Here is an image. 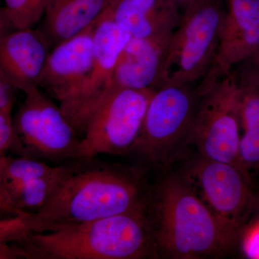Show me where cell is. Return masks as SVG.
Returning <instances> with one entry per match:
<instances>
[{
    "label": "cell",
    "mask_w": 259,
    "mask_h": 259,
    "mask_svg": "<svg viewBox=\"0 0 259 259\" xmlns=\"http://www.w3.org/2000/svg\"><path fill=\"white\" fill-rule=\"evenodd\" d=\"M94 159L79 160V165L71 166L41 210L2 220L0 243L18 241L29 233L56 231L111 217L146 202L149 190L137 171Z\"/></svg>",
    "instance_id": "6da1fadb"
},
{
    "label": "cell",
    "mask_w": 259,
    "mask_h": 259,
    "mask_svg": "<svg viewBox=\"0 0 259 259\" xmlns=\"http://www.w3.org/2000/svg\"><path fill=\"white\" fill-rule=\"evenodd\" d=\"M148 199V198H147ZM157 258L146 202L132 210L0 243L1 259Z\"/></svg>",
    "instance_id": "7a4b0ae2"
},
{
    "label": "cell",
    "mask_w": 259,
    "mask_h": 259,
    "mask_svg": "<svg viewBox=\"0 0 259 259\" xmlns=\"http://www.w3.org/2000/svg\"><path fill=\"white\" fill-rule=\"evenodd\" d=\"M147 212L157 258L223 256L239 236L216 218L180 175H168L149 190Z\"/></svg>",
    "instance_id": "3957f363"
},
{
    "label": "cell",
    "mask_w": 259,
    "mask_h": 259,
    "mask_svg": "<svg viewBox=\"0 0 259 259\" xmlns=\"http://www.w3.org/2000/svg\"><path fill=\"white\" fill-rule=\"evenodd\" d=\"M226 13L222 0H193L186 8L168 44L159 88L203 79L215 56Z\"/></svg>",
    "instance_id": "277c9868"
},
{
    "label": "cell",
    "mask_w": 259,
    "mask_h": 259,
    "mask_svg": "<svg viewBox=\"0 0 259 259\" xmlns=\"http://www.w3.org/2000/svg\"><path fill=\"white\" fill-rule=\"evenodd\" d=\"M199 97L195 83L165 85L156 90L130 153L157 169L169 166L179 151L188 146Z\"/></svg>",
    "instance_id": "5b68a950"
},
{
    "label": "cell",
    "mask_w": 259,
    "mask_h": 259,
    "mask_svg": "<svg viewBox=\"0 0 259 259\" xmlns=\"http://www.w3.org/2000/svg\"><path fill=\"white\" fill-rule=\"evenodd\" d=\"M199 93L188 145L195 146L201 157L231 163L250 175L239 158L241 123L236 70Z\"/></svg>",
    "instance_id": "8992f818"
},
{
    "label": "cell",
    "mask_w": 259,
    "mask_h": 259,
    "mask_svg": "<svg viewBox=\"0 0 259 259\" xmlns=\"http://www.w3.org/2000/svg\"><path fill=\"white\" fill-rule=\"evenodd\" d=\"M155 92L113 87L89 121L80 143L79 160L130 153Z\"/></svg>",
    "instance_id": "52a82bcc"
},
{
    "label": "cell",
    "mask_w": 259,
    "mask_h": 259,
    "mask_svg": "<svg viewBox=\"0 0 259 259\" xmlns=\"http://www.w3.org/2000/svg\"><path fill=\"white\" fill-rule=\"evenodd\" d=\"M23 93L13 122L15 130L32 158L61 162L79 161L81 138L66 118L60 106L37 86Z\"/></svg>",
    "instance_id": "ba28073f"
},
{
    "label": "cell",
    "mask_w": 259,
    "mask_h": 259,
    "mask_svg": "<svg viewBox=\"0 0 259 259\" xmlns=\"http://www.w3.org/2000/svg\"><path fill=\"white\" fill-rule=\"evenodd\" d=\"M183 177L216 218L239 235L254 207L250 175L231 163L199 156Z\"/></svg>",
    "instance_id": "9c48e42d"
},
{
    "label": "cell",
    "mask_w": 259,
    "mask_h": 259,
    "mask_svg": "<svg viewBox=\"0 0 259 259\" xmlns=\"http://www.w3.org/2000/svg\"><path fill=\"white\" fill-rule=\"evenodd\" d=\"M131 37L107 9L97 19L91 70L76 93L59 105L79 137H83L92 116L113 89L116 63Z\"/></svg>",
    "instance_id": "30bf717a"
},
{
    "label": "cell",
    "mask_w": 259,
    "mask_h": 259,
    "mask_svg": "<svg viewBox=\"0 0 259 259\" xmlns=\"http://www.w3.org/2000/svg\"><path fill=\"white\" fill-rule=\"evenodd\" d=\"M226 13L215 56L199 82L207 90L244 62L259 48V0H226Z\"/></svg>",
    "instance_id": "8fae6325"
},
{
    "label": "cell",
    "mask_w": 259,
    "mask_h": 259,
    "mask_svg": "<svg viewBox=\"0 0 259 259\" xmlns=\"http://www.w3.org/2000/svg\"><path fill=\"white\" fill-rule=\"evenodd\" d=\"M97 20L51 51L38 88L60 104L76 93L91 70Z\"/></svg>",
    "instance_id": "7c38bea8"
},
{
    "label": "cell",
    "mask_w": 259,
    "mask_h": 259,
    "mask_svg": "<svg viewBox=\"0 0 259 259\" xmlns=\"http://www.w3.org/2000/svg\"><path fill=\"white\" fill-rule=\"evenodd\" d=\"M51 49L40 30L25 29L2 34L0 76L22 92L29 87H38Z\"/></svg>",
    "instance_id": "4fadbf2b"
},
{
    "label": "cell",
    "mask_w": 259,
    "mask_h": 259,
    "mask_svg": "<svg viewBox=\"0 0 259 259\" xmlns=\"http://www.w3.org/2000/svg\"><path fill=\"white\" fill-rule=\"evenodd\" d=\"M107 10L119 27L137 38L170 39L182 18L171 0H111Z\"/></svg>",
    "instance_id": "5bb4252c"
},
{
    "label": "cell",
    "mask_w": 259,
    "mask_h": 259,
    "mask_svg": "<svg viewBox=\"0 0 259 259\" xmlns=\"http://www.w3.org/2000/svg\"><path fill=\"white\" fill-rule=\"evenodd\" d=\"M170 40L131 37L116 63L112 87L156 91Z\"/></svg>",
    "instance_id": "9a60e30c"
},
{
    "label": "cell",
    "mask_w": 259,
    "mask_h": 259,
    "mask_svg": "<svg viewBox=\"0 0 259 259\" xmlns=\"http://www.w3.org/2000/svg\"><path fill=\"white\" fill-rule=\"evenodd\" d=\"M111 0H52L40 29L51 50L83 31L107 9Z\"/></svg>",
    "instance_id": "2e32d148"
},
{
    "label": "cell",
    "mask_w": 259,
    "mask_h": 259,
    "mask_svg": "<svg viewBox=\"0 0 259 259\" xmlns=\"http://www.w3.org/2000/svg\"><path fill=\"white\" fill-rule=\"evenodd\" d=\"M71 169V166H61L59 171L49 176L20 183L0 185L2 214L14 217L34 214L41 210L55 194Z\"/></svg>",
    "instance_id": "e0dca14e"
},
{
    "label": "cell",
    "mask_w": 259,
    "mask_h": 259,
    "mask_svg": "<svg viewBox=\"0 0 259 259\" xmlns=\"http://www.w3.org/2000/svg\"><path fill=\"white\" fill-rule=\"evenodd\" d=\"M239 89L242 153L259 157V75L245 63L235 68Z\"/></svg>",
    "instance_id": "ac0fdd59"
},
{
    "label": "cell",
    "mask_w": 259,
    "mask_h": 259,
    "mask_svg": "<svg viewBox=\"0 0 259 259\" xmlns=\"http://www.w3.org/2000/svg\"><path fill=\"white\" fill-rule=\"evenodd\" d=\"M61 166H49L37 158L0 156V185H11L47 177L59 171Z\"/></svg>",
    "instance_id": "d6986e66"
},
{
    "label": "cell",
    "mask_w": 259,
    "mask_h": 259,
    "mask_svg": "<svg viewBox=\"0 0 259 259\" xmlns=\"http://www.w3.org/2000/svg\"><path fill=\"white\" fill-rule=\"evenodd\" d=\"M2 34L13 30L32 28V0H5V7L0 13Z\"/></svg>",
    "instance_id": "ffe728a7"
},
{
    "label": "cell",
    "mask_w": 259,
    "mask_h": 259,
    "mask_svg": "<svg viewBox=\"0 0 259 259\" xmlns=\"http://www.w3.org/2000/svg\"><path fill=\"white\" fill-rule=\"evenodd\" d=\"M32 158L15 130L11 111H0V156Z\"/></svg>",
    "instance_id": "44dd1931"
},
{
    "label": "cell",
    "mask_w": 259,
    "mask_h": 259,
    "mask_svg": "<svg viewBox=\"0 0 259 259\" xmlns=\"http://www.w3.org/2000/svg\"><path fill=\"white\" fill-rule=\"evenodd\" d=\"M242 244L246 256L259 259V219L247 228L243 235Z\"/></svg>",
    "instance_id": "7402d4cb"
},
{
    "label": "cell",
    "mask_w": 259,
    "mask_h": 259,
    "mask_svg": "<svg viewBox=\"0 0 259 259\" xmlns=\"http://www.w3.org/2000/svg\"><path fill=\"white\" fill-rule=\"evenodd\" d=\"M15 90L14 86L0 76V111H13Z\"/></svg>",
    "instance_id": "603a6c76"
},
{
    "label": "cell",
    "mask_w": 259,
    "mask_h": 259,
    "mask_svg": "<svg viewBox=\"0 0 259 259\" xmlns=\"http://www.w3.org/2000/svg\"><path fill=\"white\" fill-rule=\"evenodd\" d=\"M244 63L259 75V48L249 59L244 61Z\"/></svg>",
    "instance_id": "cb8c5ba5"
},
{
    "label": "cell",
    "mask_w": 259,
    "mask_h": 259,
    "mask_svg": "<svg viewBox=\"0 0 259 259\" xmlns=\"http://www.w3.org/2000/svg\"><path fill=\"white\" fill-rule=\"evenodd\" d=\"M174 4L176 5L177 8L181 10V12L184 11L187 6L192 3L193 0H171Z\"/></svg>",
    "instance_id": "d4e9b609"
},
{
    "label": "cell",
    "mask_w": 259,
    "mask_h": 259,
    "mask_svg": "<svg viewBox=\"0 0 259 259\" xmlns=\"http://www.w3.org/2000/svg\"><path fill=\"white\" fill-rule=\"evenodd\" d=\"M253 209H258L259 211V194L258 195H254V207Z\"/></svg>",
    "instance_id": "484cf974"
},
{
    "label": "cell",
    "mask_w": 259,
    "mask_h": 259,
    "mask_svg": "<svg viewBox=\"0 0 259 259\" xmlns=\"http://www.w3.org/2000/svg\"><path fill=\"white\" fill-rule=\"evenodd\" d=\"M258 219H259V218H258Z\"/></svg>",
    "instance_id": "4316f807"
}]
</instances>
